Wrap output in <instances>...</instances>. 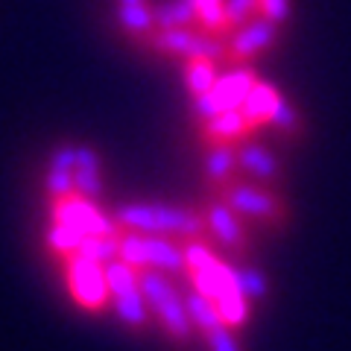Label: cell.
I'll list each match as a JSON object with an SVG mask.
<instances>
[{
    "mask_svg": "<svg viewBox=\"0 0 351 351\" xmlns=\"http://www.w3.org/2000/svg\"><path fill=\"white\" fill-rule=\"evenodd\" d=\"M184 261H188L184 278L219 307V313H223L228 328H234V331L243 328L249 322V302L237 290L232 263L217 258L202 240H188V243H184Z\"/></svg>",
    "mask_w": 351,
    "mask_h": 351,
    "instance_id": "1",
    "label": "cell"
},
{
    "mask_svg": "<svg viewBox=\"0 0 351 351\" xmlns=\"http://www.w3.org/2000/svg\"><path fill=\"white\" fill-rule=\"evenodd\" d=\"M112 217L123 232L164 234V237L184 240V243L208 237L205 217L202 211H193V208L161 205V202H129V205H120Z\"/></svg>",
    "mask_w": 351,
    "mask_h": 351,
    "instance_id": "2",
    "label": "cell"
},
{
    "mask_svg": "<svg viewBox=\"0 0 351 351\" xmlns=\"http://www.w3.org/2000/svg\"><path fill=\"white\" fill-rule=\"evenodd\" d=\"M138 276H141L144 299L149 304V313L158 319L164 334H167L173 343H188L196 328L188 313V304H184V293L176 287V281L161 269H138Z\"/></svg>",
    "mask_w": 351,
    "mask_h": 351,
    "instance_id": "3",
    "label": "cell"
},
{
    "mask_svg": "<svg viewBox=\"0 0 351 351\" xmlns=\"http://www.w3.org/2000/svg\"><path fill=\"white\" fill-rule=\"evenodd\" d=\"M120 258L132 263L135 269H161L167 276H184L188 261H184V246L176 237L164 234H120Z\"/></svg>",
    "mask_w": 351,
    "mask_h": 351,
    "instance_id": "4",
    "label": "cell"
},
{
    "mask_svg": "<svg viewBox=\"0 0 351 351\" xmlns=\"http://www.w3.org/2000/svg\"><path fill=\"white\" fill-rule=\"evenodd\" d=\"M106 278H108V293H112V311L129 331H147L152 322L149 304L141 290V276L138 269L117 258L106 263Z\"/></svg>",
    "mask_w": 351,
    "mask_h": 351,
    "instance_id": "5",
    "label": "cell"
},
{
    "mask_svg": "<svg viewBox=\"0 0 351 351\" xmlns=\"http://www.w3.org/2000/svg\"><path fill=\"white\" fill-rule=\"evenodd\" d=\"M217 196L226 205H232L240 217L258 219V223L284 226V219H287V205H284V199L269 184L232 179V182H226L223 188H217Z\"/></svg>",
    "mask_w": 351,
    "mask_h": 351,
    "instance_id": "6",
    "label": "cell"
},
{
    "mask_svg": "<svg viewBox=\"0 0 351 351\" xmlns=\"http://www.w3.org/2000/svg\"><path fill=\"white\" fill-rule=\"evenodd\" d=\"M64 281H68V293L82 311L100 313L112 307V293H108V278H106V263L91 261L85 255H71L64 258Z\"/></svg>",
    "mask_w": 351,
    "mask_h": 351,
    "instance_id": "7",
    "label": "cell"
},
{
    "mask_svg": "<svg viewBox=\"0 0 351 351\" xmlns=\"http://www.w3.org/2000/svg\"><path fill=\"white\" fill-rule=\"evenodd\" d=\"M152 50L164 53V56H176V59H214L226 62V38L223 36H211L199 27H173V29H156L147 38Z\"/></svg>",
    "mask_w": 351,
    "mask_h": 351,
    "instance_id": "8",
    "label": "cell"
},
{
    "mask_svg": "<svg viewBox=\"0 0 351 351\" xmlns=\"http://www.w3.org/2000/svg\"><path fill=\"white\" fill-rule=\"evenodd\" d=\"M50 217H53V223L71 226L82 234H114V232H120L114 217L103 214L91 199H85L80 193H68V196H59V199H50Z\"/></svg>",
    "mask_w": 351,
    "mask_h": 351,
    "instance_id": "9",
    "label": "cell"
},
{
    "mask_svg": "<svg viewBox=\"0 0 351 351\" xmlns=\"http://www.w3.org/2000/svg\"><path fill=\"white\" fill-rule=\"evenodd\" d=\"M255 82H258V76L252 73V68L237 64V71L223 73L208 94L193 97L196 114H199V120H205V117H214L217 112H226V108H240Z\"/></svg>",
    "mask_w": 351,
    "mask_h": 351,
    "instance_id": "10",
    "label": "cell"
},
{
    "mask_svg": "<svg viewBox=\"0 0 351 351\" xmlns=\"http://www.w3.org/2000/svg\"><path fill=\"white\" fill-rule=\"evenodd\" d=\"M278 36H281V24L263 15H255L246 24L232 29V38H226V62L232 68L234 64H246L249 59L261 56L263 50H269L278 41Z\"/></svg>",
    "mask_w": 351,
    "mask_h": 351,
    "instance_id": "11",
    "label": "cell"
},
{
    "mask_svg": "<svg viewBox=\"0 0 351 351\" xmlns=\"http://www.w3.org/2000/svg\"><path fill=\"white\" fill-rule=\"evenodd\" d=\"M205 226H208V237H217L232 255H246L249 252V234L243 226V217H240L232 205H226L223 199H208L202 208Z\"/></svg>",
    "mask_w": 351,
    "mask_h": 351,
    "instance_id": "12",
    "label": "cell"
},
{
    "mask_svg": "<svg viewBox=\"0 0 351 351\" xmlns=\"http://www.w3.org/2000/svg\"><path fill=\"white\" fill-rule=\"evenodd\" d=\"M199 132L205 144H240L255 132V126L249 123L243 108H226V112H217L214 117H205Z\"/></svg>",
    "mask_w": 351,
    "mask_h": 351,
    "instance_id": "13",
    "label": "cell"
},
{
    "mask_svg": "<svg viewBox=\"0 0 351 351\" xmlns=\"http://www.w3.org/2000/svg\"><path fill=\"white\" fill-rule=\"evenodd\" d=\"M237 164L252 182H261V184H276L281 179V164L272 152L263 147V144H255V141H240L237 144Z\"/></svg>",
    "mask_w": 351,
    "mask_h": 351,
    "instance_id": "14",
    "label": "cell"
},
{
    "mask_svg": "<svg viewBox=\"0 0 351 351\" xmlns=\"http://www.w3.org/2000/svg\"><path fill=\"white\" fill-rule=\"evenodd\" d=\"M73 191L85 199H97L103 193V161L94 147L76 144V164H73Z\"/></svg>",
    "mask_w": 351,
    "mask_h": 351,
    "instance_id": "15",
    "label": "cell"
},
{
    "mask_svg": "<svg viewBox=\"0 0 351 351\" xmlns=\"http://www.w3.org/2000/svg\"><path fill=\"white\" fill-rule=\"evenodd\" d=\"M281 100L284 97L278 94V88H272L269 82H255L252 85V91L246 94V100H243V114L249 117V123L252 126H267L269 120H272V114H276V108L281 106Z\"/></svg>",
    "mask_w": 351,
    "mask_h": 351,
    "instance_id": "16",
    "label": "cell"
},
{
    "mask_svg": "<svg viewBox=\"0 0 351 351\" xmlns=\"http://www.w3.org/2000/svg\"><path fill=\"white\" fill-rule=\"evenodd\" d=\"M240 170L237 164V144H208L205 152V179L217 191L226 182L234 179V173Z\"/></svg>",
    "mask_w": 351,
    "mask_h": 351,
    "instance_id": "17",
    "label": "cell"
},
{
    "mask_svg": "<svg viewBox=\"0 0 351 351\" xmlns=\"http://www.w3.org/2000/svg\"><path fill=\"white\" fill-rule=\"evenodd\" d=\"M117 27L126 32L129 38L135 41H147L152 32H156V15H152V6L149 3H135V6H117L114 12Z\"/></svg>",
    "mask_w": 351,
    "mask_h": 351,
    "instance_id": "18",
    "label": "cell"
},
{
    "mask_svg": "<svg viewBox=\"0 0 351 351\" xmlns=\"http://www.w3.org/2000/svg\"><path fill=\"white\" fill-rule=\"evenodd\" d=\"M184 304H188V313H191V319H193V328L199 331L202 337L208 334V331H214V328H219V325H226V319H223V313H219V307L208 299L205 293H199L191 284L188 290H184Z\"/></svg>",
    "mask_w": 351,
    "mask_h": 351,
    "instance_id": "19",
    "label": "cell"
},
{
    "mask_svg": "<svg viewBox=\"0 0 351 351\" xmlns=\"http://www.w3.org/2000/svg\"><path fill=\"white\" fill-rule=\"evenodd\" d=\"M158 29H173V27H196V6L193 0H167V3L152 6Z\"/></svg>",
    "mask_w": 351,
    "mask_h": 351,
    "instance_id": "20",
    "label": "cell"
},
{
    "mask_svg": "<svg viewBox=\"0 0 351 351\" xmlns=\"http://www.w3.org/2000/svg\"><path fill=\"white\" fill-rule=\"evenodd\" d=\"M217 80H219V73H217L214 59H202V56L184 59V85H188V91L193 97L208 94L217 85Z\"/></svg>",
    "mask_w": 351,
    "mask_h": 351,
    "instance_id": "21",
    "label": "cell"
},
{
    "mask_svg": "<svg viewBox=\"0 0 351 351\" xmlns=\"http://www.w3.org/2000/svg\"><path fill=\"white\" fill-rule=\"evenodd\" d=\"M196 6V27L211 32V36H226L232 32V24H228L226 15V0H193Z\"/></svg>",
    "mask_w": 351,
    "mask_h": 351,
    "instance_id": "22",
    "label": "cell"
},
{
    "mask_svg": "<svg viewBox=\"0 0 351 351\" xmlns=\"http://www.w3.org/2000/svg\"><path fill=\"white\" fill-rule=\"evenodd\" d=\"M85 237H88V234L76 232V228H71V226L53 223V226L47 228V234H44V243H47V249L53 252V255H59V258L64 261V258H71V255H76V252L82 249V240H85Z\"/></svg>",
    "mask_w": 351,
    "mask_h": 351,
    "instance_id": "23",
    "label": "cell"
},
{
    "mask_svg": "<svg viewBox=\"0 0 351 351\" xmlns=\"http://www.w3.org/2000/svg\"><path fill=\"white\" fill-rule=\"evenodd\" d=\"M120 234H123V228L114 234H88L76 255H85L91 261H100V263H112L120 258Z\"/></svg>",
    "mask_w": 351,
    "mask_h": 351,
    "instance_id": "24",
    "label": "cell"
},
{
    "mask_svg": "<svg viewBox=\"0 0 351 351\" xmlns=\"http://www.w3.org/2000/svg\"><path fill=\"white\" fill-rule=\"evenodd\" d=\"M234 267V263H232ZM234 284H237V290L240 295L252 304V302H263L267 299V293H269V281L267 276H263L261 269L255 267H234Z\"/></svg>",
    "mask_w": 351,
    "mask_h": 351,
    "instance_id": "25",
    "label": "cell"
},
{
    "mask_svg": "<svg viewBox=\"0 0 351 351\" xmlns=\"http://www.w3.org/2000/svg\"><path fill=\"white\" fill-rule=\"evenodd\" d=\"M226 15H228L232 29H237L240 24L261 15V0H226Z\"/></svg>",
    "mask_w": 351,
    "mask_h": 351,
    "instance_id": "26",
    "label": "cell"
},
{
    "mask_svg": "<svg viewBox=\"0 0 351 351\" xmlns=\"http://www.w3.org/2000/svg\"><path fill=\"white\" fill-rule=\"evenodd\" d=\"M44 188H47V196L50 199H59V196H68V193H76L73 191V170H47L44 176Z\"/></svg>",
    "mask_w": 351,
    "mask_h": 351,
    "instance_id": "27",
    "label": "cell"
},
{
    "mask_svg": "<svg viewBox=\"0 0 351 351\" xmlns=\"http://www.w3.org/2000/svg\"><path fill=\"white\" fill-rule=\"evenodd\" d=\"M205 343H208V351H243L234 328H228V325H219L214 331H208Z\"/></svg>",
    "mask_w": 351,
    "mask_h": 351,
    "instance_id": "28",
    "label": "cell"
},
{
    "mask_svg": "<svg viewBox=\"0 0 351 351\" xmlns=\"http://www.w3.org/2000/svg\"><path fill=\"white\" fill-rule=\"evenodd\" d=\"M269 123L278 126L284 135H299V132H302V117H299V112H295L287 100H281V106L276 108V114H272Z\"/></svg>",
    "mask_w": 351,
    "mask_h": 351,
    "instance_id": "29",
    "label": "cell"
},
{
    "mask_svg": "<svg viewBox=\"0 0 351 351\" xmlns=\"http://www.w3.org/2000/svg\"><path fill=\"white\" fill-rule=\"evenodd\" d=\"M73 164H76V144H62L50 152L53 170H73Z\"/></svg>",
    "mask_w": 351,
    "mask_h": 351,
    "instance_id": "30",
    "label": "cell"
},
{
    "mask_svg": "<svg viewBox=\"0 0 351 351\" xmlns=\"http://www.w3.org/2000/svg\"><path fill=\"white\" fill-rule=\"evenodd\" d=\"M261 15L276 21V24H284L290 15V0H261Z\"/></svg>",
    "mask_w": 351,
    "mask_h": 351,
    "instance_id": "31",
    "label": "cell"
},
{
    "mask_svg": "<svg viewBox=\"0 0 351 351\" xmlns=\"http://www.w3.org/2000/svg\"><path fill=\"white\" fill-rule=\"evenodd\" d=\"M120 6H135V3H149V0H117Z\"/></svg>",
    "mask_w": 351,
    "mask_h": 351,
    "instance_id": "32",
    "label": "cell"
}]
</instances>
